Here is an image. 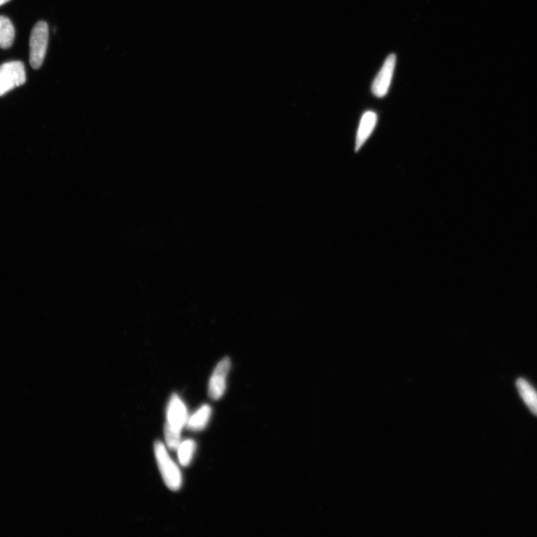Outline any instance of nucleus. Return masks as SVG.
Masks as SVG:
<instances>
[{
	"mask_svg": "<svg viewBox=\"0 0 537 537\" xmlns=\"http://www.w3.org/2000/svg\"><path fill=\"white\" fill-rule=\"evenodd\" d=\"M516 387L526 406L537 416V392L524 378H518Z\"/></svg>",
	"mask_w": 537,
	"mask_h": 537,
	"instance_id": "obj_8",
	"label": "nucleus"
},
{
	"mask_svg": "<svg viewBox=\"0 0 537 537\" xmlns=\"http://www.w3.org/2000/svg\"><path fill=\"white\" fill-rule=\"evenodd\" d=\"M49 41L48 24L39 21L34 25L30 40V63L34 69H39L47 54Z\"/></svg>",
	"mask_w": 537,
	"mask_h": 537,
	"instance_id": "obj_2",
	"label": "nucleus"
},
{
	"mask_svg": "<svg viewBox=\"0 0 537 537\" xmlns=\"http://www.w3.org/2000/svg\"><path fill=\"white\" fill-rule=\"evenodd\" d=\"M178 450L179 460L182 465L188 466L193 459L196 450V443L192 439L181 443Z\"/></svg>",
	"mask_w": 537,
	"mask_h": 537,
	"instance_id": "obj_11",
	"label": "nucleus"
},
{
	"mask_svg": "<svg viewBox=\"0 0 537 537\" xmlns=\"http://www.w3.org/2000/svg\"><path fill=\"white\" fill-rule=\"evenodd\" d=\"M211 408L209 406H201L195 413L189 417L187 427L192 430L204 429L208 424L211 416Z\"/></svg>",
	"mask_w": 537,
	"mask_h": 537,
	"instance_id": "obj_9",
	"label": "nucleus"
},
{
	"mask_svg": "<svg viewBox=\"0 0 537 537\" xmlns=\"http://www.w3.org/2000/svg\"><path fill=\"white\" fill-rule=\"evenodd\" d=\"M10 0H0V6L7 3L8 2H10Z\"/></svg>",
	"mask_w": 537,
	"mask_h": 537,
	"instance_id": "obj_13",
	"label": "nucleus"
},
{
	"mask_svg": "<svg viewBox=\"0 0 537 537\" xmlns=\"http://www.w3.org/2000/svg\"><path fill=\"white\" fill-rule=\"evenodd\" d=\"M231 360L228 358L219 362L211 375L208 385V395L213 400H218L224 395L226 380L231 369Z\"/></svg>",
	"mask_w": 537,
	"mask_h": 537,
	"instance_id": "obj_4",
	"label": "nucleus"
},
{
	"mask_svg": "<svg viewBox=\"0 0 537 537\" xmlns=\"http://www.w3.org/2000/svg\"><path fill=\"white\" fill-rule=\"evenodd\" d=\"M154 450L158 468L166 485L171 490H179L182 487V476L177 465L172 460L163 443L155 442Z\"/></svg>",
	"mask_w": 537,
	"mask_h": 537,
	"instance_id": "obj_1",
	"label": "nucleus"
},
{
	"mask_svg": "<svg viewBox=\"0 0 537 537\" xmlns=\"http://www.w3.org/2000/svg\"><path fill=\"white\" fill-rule=\"evenodd\" d=\"M395 63V55H390L386 58L380 73L376 76L372 85V91L377 98H384V96L388 93L393 79Z\"/></svg>",
	"mask_w": 537,
	"mask_h": 537,
	"instance_id": "obj_5",
	"label": "nucleus"
},
{
	"mask_svg": "<svg viewBox=\"0 0 537 537\" xmlns=\"http://www.w3.org/2000/svg\"><path fill=\"white\" fill-rule=\"evenodd\" d=\"M26 75L21 61H14L0 65V96L25 84Z\"/></svg>",
	"mask_w": 537,
	"mask_h": 537,
	"instance_id": "obj_3",
	"label": "nucleus"
},
{
	"mask_svg": "<svg viewBox=\"0 0 537 537\" xmlns=\"http://www.w3.org/2000/svg\"><path fill=\"white\" fill-rule=\"evenodd\" d=\"M15 36V30L12 21L4 16H0V47H12Z\"/></svg>",
	"mask_w": 537,
	"mask_h": 537,
	"instance_id": "obj_10",
	"label": "nucleus"
},
{
	"mask_svg": "<svg viewBox=\"0 0 537 537\" xmlns=\"http://www.w3.org/2000/svg\"><path fill=\"white\" fill-rule=\"evenodd\" d=\"M377 121V113L368 111L363 114L357 132L355 151H360L373 133Z\"/></svg>",
	"mask_w": 537,
	"mask_h": 537,
	"instance_id": "obj_7",
	"label": "nucleus"
},
{
	"mask_svg": "<svg viewBox=\"0 0 537 537\" xmlns=\"http://www.w3.org/2000/svg\"><path fill=\"white\" fill-rule=\"evenodd\" d=\"M188 419L186 404L178 395H173L167 407L166 424L182 431L183 428L187 426Z\"/></svg>",
	"mask_w": 537,
	"mask_h": 537,
	"instance_id": "obj_6",
	"label": "nucleus"
},
{
	"mask_svg": "<svg viewBox=\"0 0 537 537\" xmlns=\"http://www.w3.org/2000/svg\"><path fill=\"white\" fill-rule=\"evenodd\" d=\"M164 437L167 446L170 450H177L181 444V431L175 430L168 425L164 426Z\"/></svg>",
	"mask_w": 537,
	"mask_h": 537,
	"instance_id": "obj_12",
	"label": "nucleus"
}]
</instances>
